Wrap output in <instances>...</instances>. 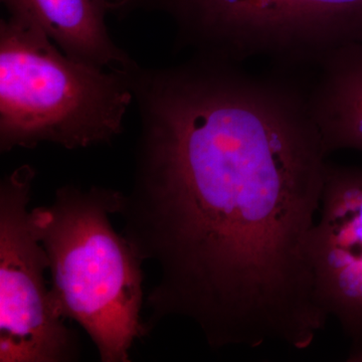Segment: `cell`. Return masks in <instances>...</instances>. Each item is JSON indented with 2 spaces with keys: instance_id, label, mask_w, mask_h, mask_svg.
<instances>
[{
  "instance_id": "cell-2",
  "label": "cell",
  "mask_w": 362,
  "mask_h": 362,
  "mask_svg": "<svg viewBox=\"0 0 362 362\" xmlns=\"http://www.w3.org/2000/svg\"><path fill=\"white\" fill-rule=\"evenodd\" d=\"M123 202L112 188L68 185L49 206L30 211L49 258L52 308L82 326L102 362H129L133 343L148 335L141 319L144 261L110 221Z\"/></svg>"
},
{
  "instance_id": "cell-9",
  "label": "cell",
  "mask_w": 362,
  "mask_h": 362,
  "mask_svg": "<svg viewBox=\"0 0 362 362\" xmlns=\"http://www.w3.org/2000/svg\"><path fill=\"white\" fill-rule=\"evenodd\" d=\"M347 361L350 362H362V349L352 356H347Z\"/></svg>"
},
{
  "instance_id": "cell-5",
  "label": "cell",
  "mask_w": 362,
  "mask_h": 362,
  "mask_svg": "<svg viewBox=\"0 0 362 362\" xmlns=\"http://www.w3.org/2000/svg\"><path fill=\"white\" fill-rule=\"evenodd\" d=\"M35 175L23 164L0 182V362L75 361L77 337L52 308L49 258L28 211Z\"/></svg>"
},
{
  "instance_id": "cell-1",
  "label": "cell",
  "mask_w": 362,
  "mask_h": 362,
  "mask_svg": "<svg viewBox=\"0 0 362 362\" xmlns=\"http://www.w3.org/2000/svg\"><path fill=\"white\" fill-rule=\"evenodd\" d=\"M328 154L308 106L259 81H204L151 114L120 213L160 271L148 334L175 316L213 349L310 346L329 317L312 258Z\"/></svg>"
},
{
  "instance_id": "cell-3",
  "label": "cell",
  "mask_w": 362,
  "mask_h": 362,
  "mask_svg": "<svg viewBox=\"0 0 362 362\" xmlns=\"http://www.w3.org/2000/svg\"><path fill=\"white\" fill-rule=\"evenodd\" d=\"M132 101L127 71L66 56L35 23L0 21V151L110 144Z\"/></svg>"
},
{
  "instance_id": "cell-8",
  "label": "cell",
  "mask_w": 362,
  "mask_h": 362,
  "mask_svg": "<svg viewBox=\"0 0 362 362\" xmlns=\"http://www.w3.org/2000/svg\"><path fill=\"white\" fill-rule=\"evenodd\" d=\"M317 69L309 100L326 148L362 152V42L333 52Z\"/></svg>"
},
{
  "instance_id": "cell-4",
  "label": "cell",
  "mask_w": 362,
  "mask_h": 362,
  "mask_svg": "<svg viewBox=\"0 0 362 362\" xmlns=\"http://www.w3.org/2000/svg\"><path fill=\"white\" fill-rule=\"evenodd\" d=\"M118 16L163 13L176 44L240 64L264 57L282 71L317 66L362 42V0H112Z\"/></svg>"
},
{
  "instance_id": "cell-7",
  "label": "cell",
  "mask_w": 362,
  "mask_h": 362,
  "mask_svg": "<svg viewBox=\"0 0 362 362\" xmlns=\"http://www.w3.org/2000/svg\"><path fill=\"white\" fill-rule=\"evenodd\" d=\"M9 16L39 26L66 56L124 71L134 59L115 44L106 25L109 0H0Z\"/></svg>"
},
{
  "instance_id": "cell-6",
  "label": "cell",
  "mask_w": 362,
  "mask_h": 362,
  "mask_svg": "<svg viewBox=\"0 0 362 362\" xmlns=\"http://www.w3.org/2000/svg\"><path fill=\"white\" fill-rule=\"evenodd\" d=\"M320 221L312 258L316 294L349 338V356L362 349V168H326Z\"/></svg>"
}]
</instances>
